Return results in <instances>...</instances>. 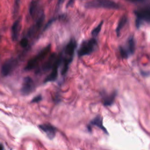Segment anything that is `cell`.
I'll use <instances>...</instances> for the list:
<instances>
[{"label": "cell", "mask_w": 150, "mask_h": 150, "mask_svg": "<svg viewBox=\"0 0 150 150\" xmlns=\"http://www.w3.org/2000/svg\"><path fill=\"white\" fill-rule=\"evenodd\" d=\"M21 28V18H18L17 20L15 21L12 26V39L14 41H16L18 40V37L19 36V32Z\"/></svg>", "instance_id": "12"}, {"label": "cell", "mask_w": 150, "mask_h": 150, "mask_svg": "<svg viewBox=\"0 0 150 150\" xmlns=\"http://www.w3.org/2000/svg\"><path fill=\"white\" fill-rule=\"evenodd\" d=\"M21 0H15V4H14V12L15 14H17L19 10V5H20Z\"/></svg>", "instance_id": "20"}, {"label": "cell", "mask_w": 150, "mask_h": 150, "mask_svg": "<svg viewBox=\"0 0 150 150\" xmlns=\"http://www.w3.org/2000/svg\"><path fill=\"white\" fill-rule=\"evenodd\" d=\"M129 56L134 54L135 51V42L133 36H131L127 41V46L124 47Z\"/></svg>", "instance_id": "13"}, {"label": "cell", "mask_w": 150, "mask_h": 150, "mask_svg": "<svg viewBox=\"0 0 150 150\" xmlns=\"http://www.w3.org/2000/svg\"><path fill=\"white\" fill-rule=\"evenodd\" d=\"M42 99V97L41 95H38L36 96V97H35L32 100V103H38L40 101H41Z\"/></svg>", "instance_id": "21"}, {"label": "cell", "mask_w": 150, "mask_h": 150, "mask_svg": "<svg viewBox=\"0 0 150 150\" xmlns=\"http://www.w3.org/2000/svg\"><path fill=\"white\" fill-rule=\"evenodd\" d=\"M51 49V45H49L44 49H42L38 53L28 62L26 66L25 67V70L26 71H29L36 68L38 65L40 64V63L47 57V56L49 53Z\"/></svg>", "instance_id": "3"}, {"label": "cell", "mask_w": 150, "mask_h": 150, "mask_svg": "<svg viewBox=\"0 0 150 150\" xmlns=\"http://www.w3.org/2000/svg\"><path fill=\"white\" fill-rule=\"evenodd\" d=\"M29 41L27 38H24L20 41V45L23 48H25L28 46Z\"/></svg>", "instance_id": "19"}, {"label": "cell", "mask_w": 150, "mask_h": 150, "mask_svg": "<svg viewBox=\"0 0 150 150\" xmlns=\"http://www.w3.org/2000/svg\"><path fill=\"white\" fill-rule=\"evenodd\" d=\"M103 23H104L103 21H101L100 23L95 28H94L93 29V31H92V35L93 36L94 38H96L99 35V33H100V32Z\"/></svg>", "instance_id": "18"}, {"label": "cell", "mask_w": 150, "mask_h": 150, "mask_svg": "<svg viewBox=\"0 0 150 150\" xmlns=\"http://www.w3.org/2000/svg\"><path fill=\"white\" fill-rule=\"evenodd\" d=\"M141 74H142V75L143 76H149V72L148 71L147 72H144V71H141Z\"/></svg>", "instance_id": "25"}, {"label": "cell", "mask_w": 150, "mask_h": 150, "mask_svg": "<svg viewBox=\"0 0 150 150\" xmlns=\"http://www.w3.org/2000/svg\"><path fill=\"white\" fill-rule=\"evenodd\" d=\"M77 47V44L76 41L72 39L65 47L63 52L61 53L62 55V68L61 70L62 75H65L66 74L70 64L73 60L75 49Z\"/></svg>", "instance_id": "1"}, {"label": "cell", "mask_w": 150, "mask_h": 150, "mask_svg": "<svg viewBox=\"0 0 150 150\" xmlns=\"http://www.w3.org/2000/svg\"><path fill=\"white\" fill-rule=\"evenodd\" d=\"M62 63V55L57 56V58L54 62V64L52 68V71L49 74L45 79L44 80V83L48 82H52L56 80L58 76V70L59 67Z\"/></svg>", "instance_id": "6"}, {"label": "cell", "mask_w": 150, "mask_h": 150, "mask_svg": "<svg viewBox=\"0 0 150 150\" xmlns=\"http://www.w3.org/2000/svg\"><path fill=\"white\" fill-rule=\"evenodd\" d=\"M39 128L44 132L47 137L52 140L53 139L56 134V128L50 124H43L39 126Z\"/></svg>", "instance_id": "10"}, {"label": "cell", "mask_w": 150, "mask_h": 150, "mask_svg": "<svg viewBox=\"0 0 150 150\" xmlns=\"http://www.w3.org/2000/svg\"><path fill=\"white\" fill-rule=\"evenodd\" d=\"M35 88V83L32 79L29 76L25 77L22 82L21 90V93L24 96L29 95L34 90Z\"/></svg>", "instance_id": "8"}, {"label": "cell", "mask_w": 150, "mask_h": 150, "mask_svg": "<svg viewBox=\"0 0 150 150\" xmlns=\"http://www.w3.org/2000/svg\"><path fill=\"white\" fill-rule=\"evenodd\" d=\"M127 21H128V18L126 15H123L120 19V20L118 22L116 29V34H117V36L118 37H119L120 36L121 33H122V31L123 30V29L126 26V24L127 23Z\"/></svg>", "instance_id": "15"}, {"label": "cell", "mask_w": 150, "mask_h": 150, "mask_svg": "<svg viewBox=\"0 0 150 150\" xmlns=\"http://www.w3.org/2000/svg\"><path fill=\"white\" fill-rule=\"evenodd\" d=\"M117 96V92H115L113 93H112L110 95H107L104 96L103 99V104L105 106H110L113 104L115 98Z\"/></svg>", "instance_id": "16"}, {"label": "cell", "mask_w": 150, "mask_h": 150, "mask_svg": "<svg viewBox=\"0 0 150 150\" xmlns=\"http://www.w3.org/2000/svg\"><path fill=\"white\" fill-rule=\"evenodd\" d=\"M57 58V55L55 53L52 54L48 60L42 65L41 67L39 69V72H46L52 69L54 62Z\"/></svg>", "instance_id": "11"}, {"label": "cell", "mask_w": 150, "mask_h": 150, "mask_svg": "<svg viewBox=\"0 0 150 150\" xmlns=\"http://www.w3.org/2000/svg\"><path fill=\"white\" fill-rule=\"evenodd\" d=\"M91 126H95L100 128L101 130H103L106 134H108L106 128L104 127L103 124V118L100 115L97 116L94 119H93L90 123V125L89 127H90Z\"/></svg>", "instance_id": "14"}, {"label": "cell", "mask_w": 150, "mask_h": 150, "mask_svg": "<svg viewBox=\"0 0 150 150\" xmlns=\"http://www.w3.org/2000/svg\"><path fill=\"white\" fill-rule=\"evenodd\" d=\"M0 150H4V146L2 144H0Z\"/></svg>", "instance_id": "26"}, {"label": "cell", "mask_w": 150, "mask_h": 150, "mask_svg": "<svg viewBox=\"0 0 150 150\" xmlns=\"http://www.w3.org/2000/svg\"><path fill=\"white\" fill-rule=\"evenodd\" d=\"M17 60L14 59H10L7 60L2 66L1 73L3 76H7L15 69L17 65Z\"/></svg>", "instance_id": "9"}, {"label": "cell", "mask_w": 150, "mask_h": 150, "mask_svg": "<svg viewBox=\"0 0 150 150\" xmlns=\"http://www.w3.org/2000/svg\"><path fill=\"white\" fill-rule=\"evenodd\" d=\"M88 8H105L108 10H119L121 6L113 0H91L86 4Z\"/></svg>", "instance_id": "2"}, {"label": "cell", "mask_w": 150, "mask_h": 150, "mask_svg": "<svg viewBox=\"0 0 150 150\" xmlns=\"http://www.w3.org/2000/svg\"><path fill=\"white\" fill-rule=\"evenodd\" d=\"M74 1H75V0H69L68 3H67V4H66V7H67V8H68V7H69L72 6L74 4Z\"/></svg>", "instance_id": "23"}, {"label": "cell", "mask_w": 150, "mask_h": 150, "mask_svg": "<svg viewBox=\"0 0 150 150\" xmlns=\"http://www.w3.org/2000/svg\"><path fill=\"white\" fill-rule=\"evenodd\" d=\"M39 3L38 1H32L29 7V14L32 18H35L38 11Z\"/></svg>", "instance_id": "17"}, {"label": "cell", "mask_w": 150, "mask_h": 150, "mask_svg": "<svg viewBox=\"0 0 150 150\" xmlns=\"http://www.w3.org/2000/svg\"><path fill=\"white\" fill-rule=\"evenodd\" d=\"M45 19V15L43 12H41L39 15L38 17H37L36 21L35 24L29 29L28 31V36L31 38L33 36L38 32L42 28L43 24Z\"/></svg>", "instance_id": "7"}, {"label": "cell", "mask_w": 150, "mask_h": 150, "mask_svg": "<svg viewBox=\"0 0 150 150\" xmlns=\"http://www.w3.org/2000/svg\"><path fill=\"white\" fill-rule=\"evenodd\" d=\"M136 16L135 26L139 29L144 23L149 24L150 22V6L148 4L145 7H143L136 10L134 11Z\"/></svg>", "instance_id": "5"}, {"label": "cell", "mask_w": 150, "mask_h": 150, "mask_svg": "<svg viewBox=\"0 0 150 150\" xmlns=\"http://www.w3.org/2000/svg\"><path fill=\"white\" fill-rule=\"evenodd\" d=\"M127 1L133 3H144L148 0H127Z\"/></svg>", "instance_id": "22"}, {"label": "cell", "mask_w": 150, "mask_h": 150, "mask_svg": "<svg viewBox=\"0 0 150 150\" xmlns=\"http://www.w3.org/2000/svg\"><path fill=\"white\" fill-rule=\"evenodd\" d=\"M97 47L98 42L94 38L88 40L84 41L82 43L78 51L79 58L91 55L96 51V49L97 48Z\"/></svg>", "instance_id": "4"}, {"label": "cell", "mask_w": 150, "mask_h": 150, "mask_svg": "<svg viewBox=\"0 0 150 150\" xmlns=\"http://www.w3.org/2000/svg\"><path fill=\"white\" fill-rule=\"evenodd\" d=\"M64 1L65 0H58V4H57V8H59L60 7V6H62V4L63 3Z\"/></svg>", "instance_id": "24"}]
</instances>
